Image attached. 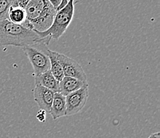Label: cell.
<instances>
[{"label": "cell", "mask_w": 160, "mask_h": 138, "mask_svg": "<svg viewBox=\"0 0 160 138\" xmlns=\"http://www.w3.org/2000/svg\"><path fill=\"white\" fill-rule=\"evenodd\" d=\"M48 37L41 38L27 22L20 25L8 19L0 21V47L11 45L22 48L42 41Z\"/></svg>", "instance_id": "6da1fadb"}, {"label": "cell", "mask_w": 160, "mask_h": 138, "mask_svg": "<svg viewBox=\"0 0 160 138\" xmlns=\"http://www.w3.org/2000/svg\"><path fill=\"white\" fill-rule=\"evenodd\" d=\"M18 6L22 8L26 14V21L36 32L47 30L57 13L48 0H18Z\"/></svg>", "instance_id": "7a4b0ae2"}, {"label": "cell", "mask_w": 160, "mask_h": 138, "mask_svg": "<svg viewBox=\"0 0 160 138\" xmlns=\"http://www.w3.org/2000/svg\"><path fill=\"white\" fill-rule=\"evenodd\" d=\"M76 2L77 0H69L63 8L57 11L50 27L44 32H37L39 37L41 38L49 37L51 40H59L65 33L73 18Z\"/></svg>", "instance_id": "3957f363"}, {"label": "cell", "mask_w": 160, "mask_h": 138, "mask_svg": "<svg viewBox=\"0 0 160 138\" xmlns=\"http://www.w3.org/2000/svg\"><path fill=\"white\" fill-rule=\"evenodd\" d=\"M50 40L51 38L48 37L42 41L22 48L33 67L34 76L49 70L50 68L49 57V49L48 48Z\"/></svg>", "instance_id": "277c9868"}, {"label": "cell", "mask_w": 160, "mask_h": 138, "mask_svg": "<svg viewBox=\"0 0 160 138\" xmlns=\"http://www.w3.org/2000/svg\"><path fill=\"white\" fill-rule=\"evenodd\" d=\"M88 98V84L65 96L66 116H72L85 107Z\"/></svg>", "instance_id": "5b68a950"}, {"label": "cell", "mask_w": 160, "mask_h": 138, "mask_svg": "<svg viewBox=\"0 0 160 138\" xmlns=\"http://www.w3.org/2000/svg\"><path fill=\"white\" fill-rule=\"evenodd\" d=\"M57 57L62 65L65 76L72 77L83 82L88 83L85 71L75 59L59 53H57Z\"/></svg>", "instance_id": "8992f818"}, {"label": "cell", "mask_w": 160, "mask_h": 138, "mask_svg": "<svg viewBox=\"0 0 160 138\" xmlns=\"http://www.w3.org/2000/svg\"><path fill=\"white\" fill-rule=\"evenodd\" d=\"M33 94L34 101L36 102L40 110H44L46 113L49 114L54 97V92L39 84H35Z\"/></svg>", "instance_id": "52a82bcc"}, {"label": "cell", "mask_w": 160, "mask_h": 138, "mask_svg": "<svg viewBox=\"0 0 160 138\" xmlns=\"http://www.w3.org/2000/svg\"><path fill=\"white\" fill-rule=\"evenodd\" d=\"M87 84L88 83L83 82L76 78L65 76L59 82V93L65 97L74 91H78Z\"/></svg>", "instance_id": "ba28073f"}, {"label": "cell", "mask_w": 160, "mask_h": 138, "mask_svg": "<svg viewBox=\"0 0 160 138\" xmlns=\"http://www.w3.org/2000/svg\"><path fill=\"white\" fill-rule=\"evenodd\" d=\"M49 114H51L53 120H57L60 117L66 116L65 97L62 95L61 93H54V97H53Z\"/></svg>", "instance_id": "9c48e42d"}, {"label": "cell", "mask_w": 160, "mask_h": 138, "mask_svg": "<svg viewBox=\"0 0 160 138\" xmlns=\"http://www.w3.org/2000/svg\"><path fill=\"white\" fill-rule=\"evenodd\" d=\"M34 78H35V84L42 86L54 93L59 92V82L55 79L50 70L46 71L37 76H34Z\"/></svg>", "instance_id": "30bf717a"}, {"label": "cell", "mask_w": 160, "mask_h": 138, "mask_svg": "<svg viewBox=\"0 0 160 138\" xmlns=\"http://www.w3.org/2000/svg\"><path fill=\"white\" fill-rule=\"evenodd\" d=\"M57 53H58L55 52V51H52L49 49V62H50V68H49V70H50L51 73L53 74L55 79L58 82H60L65 77V75H64L62 65H61L60 62L58 61V57H57Z\"/></svg>", "instance_id": "8fae6325"}, {"label": "cell", "mask_w": 160, "mask_h": 138, "mask_svg": "<svg viewBox=\"0 0 160 138\" xmlns=\"http://www.w3.org/2000/svg\"><path fill=\"white\" fill-rule=\"evenodd\" d=\"M7 19L11 21V22L20 25H25L26 21H27L24 11L22 7L18 5L13 6L10 8L9 11H8Z\"/></svg>", "instance_id": "7c38bea8"}, {"label": "cell", "mask_w": 160, "mask_h": 138, "mask_svg": "<svg viewBox=\"0 0 160 138\" xmlns=\"http://www.w3.org/2000/svg\"><path fill=\"white\" fill-rule=\"evenodd\" d=\"M18 0H0V21L7 19L8 11L13 6L18 5Z\"/></svg>", "instance_id": "4fadbf2b"}, {"label": "cell", "mask_w": 160, "mask_h": 138, "mask_svg": "<svg viewBox=\"0 0 160 138\" xmlns=\"http://www.w3.org/2000/svg\"><path fill=\"white\" fill-rule=\"evenodd\" d=\"M36 118L40 121V122H44L46 119V113L42 110H40L38 112L37 115H36Z\"/></svg>", "instance_id": "5bb4252c"}, {"label": "cell", "mask_w": 160, "mask_h": 138, "mask_svg": "<svg viewBox=\"0 0 160 138\" xmlns=\"http://www.w3.org/2000/svg\"><path fill=\"white\" fill-rule=\"evenodd\" d=\"M48 1L52 4V6L56 9V11H58V7H60L62 2V0H48Z\"/></svg>", "instance_id": "9a60e30c"}, {"label": "cell", "mask_w": 160, "mask_h": 138, "mask_svg": "<svg viewBox=\"0 0 160 138\" xmlns=\"http://www.w3.org/2000/svg\"><path fill=\"white\" fill-rule=\"evenodd\" d=\"M148 138H160V134L159 133H153V134H151Z\"/></svg>", "instance_id": "2e32d148"}, {"label": "cell", "mask_w": 160, "mask_h": 138, "mask_svg": "<svg viewBox=\"0 0 160 138\" xmlns=\"http://www.w3.org/2000/svg\"><path fill=\"white\" fill-rule=\"evenodd\" d=\"M68 1H69V0H68Z\"/></svg>", "instance_id": "e0dca14e"}]
</instances>
